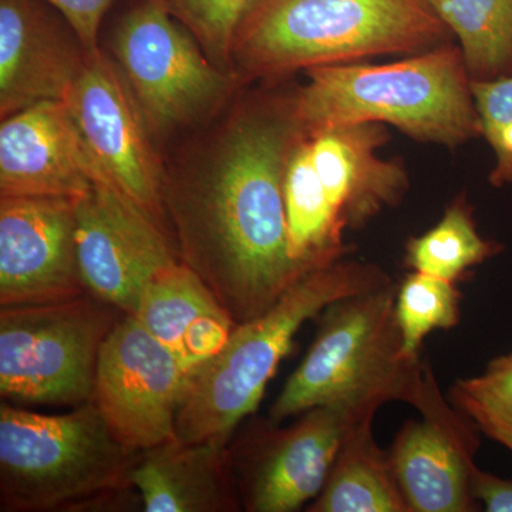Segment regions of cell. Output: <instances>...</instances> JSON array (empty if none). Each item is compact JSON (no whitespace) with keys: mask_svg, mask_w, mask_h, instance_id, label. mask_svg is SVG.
Here are the masks:
<instances>
[{"mask_svg":"<svg viewBox=\"0 0 512 512\" xmlns=\"http://www.w3.org/2000/svg\"><path fill=\"white\" fill-rule=\"evenodd\" d=\"M301 131L295 93H256L165 174V214L181 261L235 325L268 311L309 274L292 258L284 200Z\"/></svg>","mask_w":512,"mask_h":512,"instance_id":"obj_1","label":"cell"},{"mask_svg":"<svg viewBox=\"0 0 512 512\" xmlns=\"http://www.w3.org/2000/svg\"><path fill=\"white\" fill-rule=\"evenodd\" d=\"M451 35L430 0H258L232 64L242 80H279L312 67L417 55Z\"/></svg>","mask_w":512,"mask_h":512,"instance_id":"obj_2","label":"cell"},{"mask_svg":"<svg viewBox=\"0 0 512 512\" xmlns=\"http://www.w3.org/2000/svg\"><path fill=\"white\" fill-rule=\"evenodd\" d=\"M390 282L379 266L346 259L302 276L268 311L235 326L215 355L187 373L177 440L228 446L235 430L258 409L299 329L339 299Z\"/></svg>","mask_w":512,"mask_h":512,"instance_id":"obj_3","label":"cell"},{"mask_svg":"<svg viewBox=\"0 0 512 512\" xmlns=\"http://www.w3.org/2000/svg\"><path fill=\"white\" fill-rule=\"evenodd\" d=\"M295 93L305 130L345 123L392 124L407 136L450 148L481 136L471 77L451 43L393 63H345L305 70Z\"/></svg>","mask_w":512,"mask_h":512,"instance_id":"obj_4","label":"cell"},{"mask_svg":"<svg viewBox=\"0 0 512 512\" xmlns=\"http://www.w3.org/2000/svg\"><path fill=\"white\" fill-rule=\"evenodd\" d=\"M397 288L392 281L339 299L320 313L311 349L272 404V423L325 404L379 410L403 402L423 409L439 386L420 355H404Z\"/></svg>","mask_w":512,"mask_h":512,"instance_id":"obj_5","label":"cell"},{"mask_svg":"<svg viewBox=\"0 0 512 512\" xmlns=\"http://www.w3.org/2000/svg\"><path fill=\"white\" fill-rule=\"evenodd\" d=\"M141 453V451H140ZM137 451L96 403L47 416L0 406V510L47 512L127 505Z\"/></svg>","mask_w":512,"mask_h":512,"instance_id":"obj_6","label":"cell"},{"mask_svg":"<svg viewBox=\"0 0 512 512\" xmlns=\"http://www.w3.org/2000/svg\"><path fill=\"white\" fill-rule=\"evenodd\" d=\"M119 309L87 292L67 301L0 309V394L9 402H92L103 343Z\"/></svg>","mask_w":512,"mask_h":512,"instance_id":"obj_7","label":"cell"},{"mask_svg":"<svg viewBox=\"0 0 512 512\" xmlns=\"http://www.w3.org/2000/svg\"><path fill=\"white\" fill-rule=\"evenodd\" d=\"M113 53L151 136L210 116L238 79L208 59L163 0H146L124 16L114 33Z\"/></svg>","mask_w":512,"mask_h":512,"instance_id":"obj_8","label":"cell"},{"mask_svg":"<svg viewBox=\"0 0 512 512\" xmlns=\"http://www.w3.org/2000/svg\"><path fill=\"white\" fill-rule=\"evenodd\" d=\"M376 412L325 404L288 427L269 419L249 423L237 443L228 444L242 510L293 512L311 504L325 487L350 427Z\"/></svg>","mask_w":512,"mask_h":512,"instance_id":"obj_9","label":"cell"},{"mask_svg":"<svg viewBox=\"0 0 512 512\" xmlns=\"http://www.w3.org/2000/svg\"><path fill=\"white\" fill-rule=\"evenodd\" d=\"M64 103L107 184L168 229L165 171L116 64L101 50L87 56Z\"/></svg>","mask_w":512,"mask_h":512,"instance_id":"obj_10","label":"cell"},{"mask_svg":"<svg viewBox=\"0 0 512 512\" xmlns=\"http://www.w3.org/2000/svg\"><path fill=\"white\" fill-rule=\"evenodd\" d=\"M187 372L170 349L131 315H121L101 348L93 402L114 436L146 451L177 439Z\"/></svg>","mask_w":512,"mask_h":512,"instance_id":"obj_11","label":"cell"},{"mask_svg":"<svg viewBox=\"0 0 512 512\" xmlns=\"http://www.w3.org/2000/svg\"><path fill=\"white\" fill-rule=\"evenodd\" d=\"M76 218L84 285L124 315H133L150 282L183 262L168 229L103 181L77 198Z\"/></svg>","mask_w":512,"mask_h":512,"instance_id":"obj_12","label":"cell"},{"mask_svg":"<svg viewBox=\"0 0 512 512\" xmlns=\"http://www.w3.org/2000/svg\"><path fill=\"white\" fill-rule=\"evenodd\" d=\"M76 201L0 197V306L67 301L89 292L77 259Z\"/></svg>","mask_w":512,"mask_h":512,"instance_id":"obj_13","label":"cell"},{"mask_svg":"<svg viewBox=\"0 0 512 512\" xmlns=\"http://www.w3.org/2000/svg\"><path fill=\"white\" fill-rule=\"evenodd\" d=\"M103 174L64 101H42L2 120L0 197L80 198Z\"/></svg>","mask_w":512,"mask_h":512,"instance_id":"obj_14","label":"cell"},{"mask_svg":"<svg viewBox=\"0 0 512 512\" xmlns=\"http://www.w3.org/2000/svg\"><path fill=\"white\" fill-rule=\"evenodd\" d=\"M87 52L40 0H0V116L42 101H64Z\"/></svg>","mask_w":512,"mask_h":512,"instance_id":"obj_15","label":"cell"},{"mask_svg":"<svg viewBox=\"0 0 512 512\" xmlns=\"http://www.w3.org/2000/svg\"><path fill=\"white\" fill-rule=\"evenodd\" d=\"M421 416L404 424L389 450L410 512L478 511L470 488L477 424L446 399Z\"/></svg>","mask_w":512,"mask_h":512,"instance_id":"obj_16","label":"cell"},{"mask_svg":"<svg viewBox=\"0 0 512 512\" xmlns=\"http://www.w3.org/2000/svg\"><path fill=\"white\" fill-rule=\"evenodd\" d=\"M313 165L346 228L365 227L409 190V174L399 161L377 150L389 141L382 123H345L305 130Z\"/></svg>","mask_w":512,"mask_h":512,"instance_id":"obj_17","label":"cell"},{"mask_svg":"<svg viewBox=\"0 0 512 512\" xmlns=\"http://www.w3.org/2000/svg\"><path fill=\"white\" fill-rule=\"evenodd\" d=\"M130 481L147 512H238L228 446L168 441L138 454Z\"/></svg>","mask_w":512,"mask_h":512,"instance_id":"obj_18","label":"cell"},{"mask_svg":"<svg viewBox=\"0 0 512 512\" xmlns=\"http://www.w3.org/2000/svg\"><path fill=\"white\" fill-rule=\"evenodd\" d=\"M131 316L174 353L187 373L215 355L237 326L183 262L150 282Z\"/></svg>","mask_w":512,"mask_h":512,"instance_id":"obj_19","label":"cell"},{"mask_svg":"<svg viewBox=\"0 0 512 512\" xmlns=\"http://www.w3.org/2000/svg\"><path fill=\"white\" fill-rule=\"evenodd\" d=\"M284 200L292 258L309 272L342 261L348 228L316 173L303 126L286 163Z\"/></svg>","mask_w":512,"mask_h":512,"instance_id":"obj_20","label":"cell"},{"mask_svg":"<svg viewBox=\"0 0 512 512\" xmlns=\"http://www.w3.org/2000/svg\"><path fill=\"white\" fill-rule=\"evenodd\" d=\"M375 414L357 420L340 447L325 487L308 512H410L390 458L373 434Z\"/></svg>","mask_w":512,"mask_h":512,"instance_id":"obj_21","label":"cell"},{"mask_svg":"<svg viewBox=\"0 0 512 512\" xmlns=\"http://www.w3.org/2000/svg\"><path fill=\"white\" fill-rule=\"evenodd\" d=\"M457 36L471 82L512 74V0H430Z\"/></svg>","mask_w":512,"mask_h":512,"instance_id":"obj_22","label":"cell"},{"mask_svg":"<svg viewBox=\"0 0 512 512\" xmlns=\"http://www.w3.org/2000/svg\"><path fill=\"white\" fill-rule=\"evenodd\" d=\"M500 251V244L481 237L473 208L460 195L433 228L407 241L404 266L457 284Z\"/></svg>","mask_w":512,"mask_h":512,"instance_id":"obj_23","label":"cell"},{"mask_svg":"<svg viewBox=\"0 0 512 512\" xmlns=\"http://www.w3.org/2000/svg\"><path fill=\"white\" fill-rule=\"evenodd\" d=\"M396 318L404 355L419 356L426 336L460 323L461 292L454 282L413 271L397 288Z\"/></svg>","mask_w":512,"mask_h":512,"instance_id":"obj_24","label":"cell"},{"mask_svg":"<svg viewBox=\"0 0 512 512\" xmlns=\"http://www.w3.org/2000/svg\"><path fill=\"white\" fill-rule=\"evenodd\" d=\"M256 2L258 0H163L168 13L195 37L208 59L228 73H234L235 39Z\"/></svg>","mask_w":512,"mask_h":512,"instance_id":"obj_25","label":"cell"},{"mask_svg":"<svg viewBox=\"0 0 512 512\" xmlns=\"http://www.w3.org/2000/svg\"><path fill=\"white\" fill-rule=\"evenodd\" d=\"M481 136L495 154L490 174L494 187L512 183V74L487 82H471Z\"/></svg>","mask_w":512,"mask_h":512,"instance_id":"obj_26","label":"cell"},{"mask_svg":"<svg viewBox=\"0 0 512 512\" xmlns=\"http://www.w3.org/2000/svg\"><path fill=\"white\" fill-rule=\"evenodd\" d=\"M451 392L481 404L512 427V352L488 363L483 375L458 380Z\"/></svg>","mask_w":512,"mask_h":512,"instance_id":"obj_27","label":"cell"},{"mask_svg":"<svg viewBox=\"0 0 512 512\" xmlns=\"http://www.w3.org/2000/svg\"><path fill=\"white\" fill-rule=\"evenodd\" d=\"M43 2L53 6L66 20L67 25L72 26L87 55H96L100 52L97 39H99L101 20L113 5L114 0H43Z\"/></svg>","mask_w":512,"mask_h":512,"instance_id":"obj_28","label":"cell"},{"mask_svg":"<svg viewBox=\"0 0 512 512\" xmlns=\"http://www.w3.org/2000/svg\"><path fill=\"white\" fill-rule=\"evenodd\" d=\"M474 500L488 512H512V480L494 476L474 464L470 471Z\"/></svg>","mask_w":512,"mask_h":512,"instance_id":"obj_29","label":"cell"},{"mask_svg":"<svg viewBox=\"0 0 512 512\" xmlns=\"http://www.w3.org/2000/svg\"><path fill=\"white\" fill-rule=\"evenodd\" d=\"M451 404L477 424L478 430L512 451V427L474 400L450 392Z\"/></svg>","mask_w":512,"mask_h":512,"instance_id":"obj_30","label":"cell"}]
</instances>
